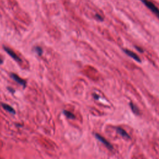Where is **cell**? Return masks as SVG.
I'll return each instance as SVG.
<instances>
[{
	"instance_id": "obj_5",
	"label": "cell",
	"mask_w": 159,
	"mask_h": 159,
	"mask_svg": "<svg viewBox=\"0 0 159 159\" xmlns=\"http://www.w3.org/2000/svg\"><path fill=\"white\" fill-rule=\"evenodd\" d=\"M4 50H5L11 57H12L15 60L18 61H20V58H19L12 50H11V49H9V48L6 47H4Z\"/></svg>"
},
{
	"instance_id": "obj_4",
	"label": "cell",
	"mask_w": 159,
	"mask_h": 159,
	"mask_svg": "<svg viewBox=\"0 0 159 159\" xmlns=\"http://www.w3.org/2000/svg\"><path fill=\"white\" fill-rule=\"evenodd\" d=\"M11 76L12 77V78H13V80H14L16 81H17L20 84L24 86V87L26 86V81L25 80H22V78H20V77H19L17 75H16L14 73H11Z\"/></svg>"
},
{
	"instance_id": "obj_10",
	"label": "cell",
	"mask_w": 159,
	"mask_h": 159,
	"mask_svg": "<svg viewBox=\"0 0 159 159\" xmlns=\"http://www.w3.org/2000/svg\"><path fill=\"white\" fill-rule=\"evenodd\" d=\"M35 50H36V52L38 53V54L39 55H40L42 54V48L40 47H35Z\"/></svg>"
},
{
	"instance_id": "obj_11",
	"label": "cell",
	"mask_w": 159,
	"mask_h": 159,
	"mask_svg": "<svg viewBox=\"0 0 159 159\" xmlns=\"http://www.w3.org/2000/svg\"><path fill=\"white\" fill-rule=\"evenodd\" d=\"M2 63V60L1 58H0V64H1Z\"/></svg>"
},
{
	"instance_id": "obj_6",
	"label": "cell",
	"mask_w": 159,
	"mask_h": 159,
	"mask_svg": "<svg viewBox=\"0 0 159 159\" xmlns=\"http://www.w3.org/2000/svg\"><path fill=\"white\" fill-rule=\"evenodd\" d=\"M117 132L121 135L125 139H130V137L129 136V135L127 133V132L125 130H124L123 129L120 128V127H117Z\"/></svg>"
},
{
	"instance_id": "obj_8",
	"label": "cell",
	"mask_w": 159,
	"mask_h": 159,
	"mask_svg": "<svg viewBox=\"0 0 159 159\" xmlns=\"http://www.w3.org/2000/svg\"><path fill=\"white\" fill-rule=\"evenodd\" d=\"M130 106L132 110V111L136 114L137 115H138L139 114V109L136 107V106L135 104H134L132 102H130Z\"/></svg>"
},
{
	"instance_id": "obj_9",
	"label": "cell",
	"mask_w": 159,
	"mask_h": 159,
	"mask_svg": "<svg viewBox=\"0 0 159 159\" xmlns=\"http://www.w3.org/2000/svg\"><path fill=\"white\" fill-rule=\"evenodd\" d=\"M63 113L69 119H74L75 117L74 114L72 112H70L68 111H65H65H63Z\"/></svg>"
},
{
	"instance_id": "obj_7",
	"label": "cell",
	"mask_w": 159,
	"mask_h": 159,
	"mask_svg": "<svg viewBox=\"0 0 159 159\" xmlns=\"http://www.w3.org/2000/svg\"><path fill=\"white\" fill-rule=\"evenodd\" d=\"M2 106L4 107V109H6V110H7V111H9V112H11V113H13V114H15V111H14V109L11 106H9V105H8V104H4V103H2Z\"/></svg>"
},
{
	"instance_id": "obj_3",
	"label": "cell",
	"mask_w": 159,
	"mask_h": 159,
	"mask_svg": "<svg viewBox=\"0 0 159 159\" xmlns=\"http://www.w3.org/2000/svg\"><path fill=\"white\" fill-rule=\"evenodd\" d=\"M124 52L127 55H128L129 57H130L131 58H132L133 59L136 60L137 61H138V62H140L141 61L140 57L137 54H135L134 52H132V51H130L129 50H127V49H124Z\"/></svg>"
},
{
	"instance_id": "obj_2",
	"label": "cell",
	"mask_w": 159,
	"mask_h": 159,
	"mask_svg": "<svg viewBox=\"0 0 159 159\" xmlns=\"http://www.w3.org/2000/svg\"><path fill=\"white\" fill-rule=\"evenodd\" d=\"M95 136H96V139H97L98 140H99V141H100L101 142H102L104 145H105L106 147H107L108 148H109V149H111V150H112V149L113 148L112 145L107 140H106L104 137H102V136H101L99 134H95Z\"/></svg>"
},
{
	"instance_id": "obj_1",
	"label": "cell",
	"mask_w": 159,
	"mask_h": 159,
	"mask_svg": "<svg viewBox=\"0 0 159 159\" xmlns=\"http://www.w3.org/2000/svg\"><path fill=\"white\" fill-rule=\"evenodd\" d=\"M140 1L159 19V9L156 6L155 4H153L152 1L149 0H140Z\"/></svg>"
}]
</instances>
